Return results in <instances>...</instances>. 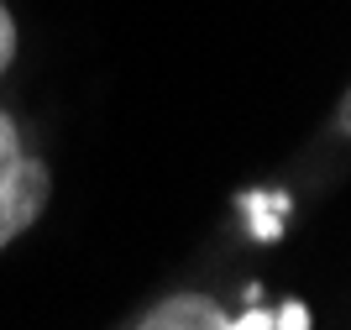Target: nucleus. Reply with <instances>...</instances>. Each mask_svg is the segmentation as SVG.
I'll return each instance as SVG.
<instances>
[{"label": "nucleus", "instance_id": "nucleus-3", "mask_svg": "<svg viewBox=\"0 0 351 330\" xmlns=\"http://www.w3.org/2000/svg\"><path fill=\"white\" fill-rule=\"evenodd\" d=\"M27 158V142H21V126H16L11 115L0 110V178L16 168V163Z\"/></svg>", "mask_w": 351, "mask_h": 330}, {"label": "nucleus", "instance_id": "nucleus-2", "mask_svg": "<svg viewBox=\"0 0 351 330\" xmlns=\"http://www.w3.org/2000/svg\"><path fill=\"white\" fill-rule=\"evenodd\" d=\"M136 330H231V315L210 294H168L136 320Z\"/></svg>", "mask_w": 351, "mask_h": 330}, {"label": "nucleus", "instance_id": "nucleus-4", "mask_svg": "<svg viewBox=\"0 0 351 330\" xmlns=\"http://www.w3.org/2000/svg\"><path fill=\"white\" fill-rule=\"evenodd\" d=\"M16 63V16H11V5L0 0V73Z\"/></svg>", "mask_w": 351, "mask_h": 330}, {"label": "nucleus", "instance_id": "nucleus-1", "mask_svg": "<svg viewBox=\"0 0 351 330\" xmlns=\"http://www.w3.org/2000/svg\"><path fill=\"white\" fill-rule=\"evenodd\" d=\"M47 200H53V168L27 152V158L0 178V252L43 220Z\"/></svg>", "mask_w": 351, "mask_h": 330}]
</instances>
